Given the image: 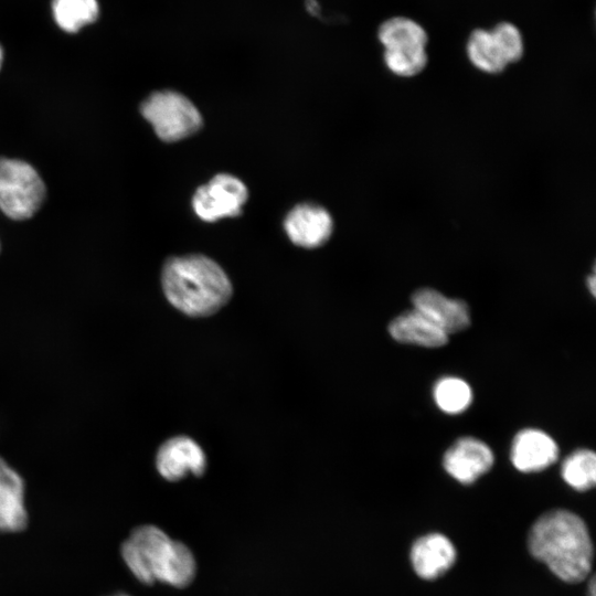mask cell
<instances>
[{"instance_id": "obj_1", "label": "cell", "mask_w": 596, "mask_h": 596, "mask_svg": "<svg viewBox=\"0 0 596 596\" xmlns=\"http://www.w3.org/2000/svg\"><path fill=\"white\" fill-rule=\"evenodd\" d=\"M528 545L531 554L564 582L578 583L592 568L588 530L571 511L554 510L541 515L530 530Z\"/></svg>"}, {"instance_id": "obj_2", "label": "cell", "mask_w": 596, "mask_h": 596, "mask_svg": "<svg viewBox=\"0 0 596 596\" xmlns=\"http://www.w3.org/2000/svg\"><path fill=\"white\" fill-rule=\"evenodd\" d=\"M161 280L169 302L191 317L215 313L232 296L227 275L204 255L169 258L163 265Z\"/></svg>"}, {"instance_id": "obj_3", "label": "cell", "mask_w": 596, "mask_h": 596, "mask_svg": "<svg viewBox=\"0 0 596 596\" xmlns=\"http://www.w3.org/2000/svg\"><path fill=\"white\" fill-rule=\"evenodd\" d=\"M121 556L130 572L143 584L160 582L185 587L196 572L191 550L156 525L136 528L124 541Z\"/></svg>"}, {"instance_id": "obj_4", "label": "cell", "mask_w": 596, "mask_h": 596, "mask_svg": "<svg viewBox=\"0 0 596 596\" xmlns=\"http://www.w3.org/2000/svg\"><path fill=\"white\" fill-rule=\"evenodd\" d=\"M383 60L394 75L412 77L427 65L428 35L417 21L403 15L384 20L377 29Z\"/></svg>"}, {"instance_id": "obj_5", "label": "cell", "mask_w": 596, "mask_h": 596, "mask_svg": "<svg viewBox=\"0 0 596 596\" xmlns=\"http://www.w3.org/2000/svg\"><path fill=\"white\" fill-rule=\"evenodd\" d=\"M523 53V35L511 22H499L491 29H476L466 43L470 63L487 74L501 73L509 64L518 62Z\"/></svg>"}, {"instance_id": "obj_6", "label": "cell", "mask_w": 596, "mask_h": 596, "mask_svg": "<svg viewBox=\"0 0 596 596\" xmlns=\"http://www.w3.org/2000/svg\"><path fill=\"white\" fill-rule=\"evenodd\" d=\"M45 196L38 171L19 159L0 158V210L10 219L34 215Z\"/></svg>"}, {"instance_id": "obj_7", "label": "cell", "mask_w": 596, "mask_h": 596, "mask_svg": "<svg viewBox=\"0 0 596 596\" xmlns=\"http://www.w3.org/2000/svg\"><path fill=\"white\" fill-rule=\"evenodd\" d=\"M140 111L157 136L168 142L193 135L202 126V117L190 99L173 91H160L146 98Z\"/></svg>"}, {"instance_id": "obj_8", "label": "cell", "mask_w": 596, "mask_h": 596, "mask_svg": "<svg viewBox=\"0 0 596 596\" xmlns=\"http://www.w3.org/2000/svg\"><path fill=\"white\" fill-rule=\"evenodd\" d=\"M247 196V188L240 179L219 173L195 191L192 206L201 220L215 222L223 217L238 216Z\"/></svg>"}, {"instance_id": "obj_9", "label": "cell", "mask_w": 596, "mask_h": 596, "mask_svg": "<svg viewBox=\"0 0 596 596\" xmlns=\"http://www.w3.org/2000/svg\"><path fill=\"white\" fill-rule=\"evenodd\" d=\"M491 448L482 440L465 436L458 438L444 454L446 472L464 485L475 482L492 467Z\"/></svg>"}, {"instance_id": "obj_10", "label": "cell", "mask_w": 596, "mask_h": 596, "mask_svg": "<svg viewBox=\"0 0 596 596\" xmlns=\"http://www.w3.org/2000/svg\"><path fill=\"white\" fill-rule=\"evenodd\" d=\"M156 466L164 479L178 481L190 472L201 477L206 468V458L202 448L192 438L177 436L160 446Z\"/></svg>"}, {"instance_id": "obj_11", "label": "cell", "mask_w": 596, "mask_h": 596, "mask_svg": "<svg viewBox=\"0 0 596 596\" xmlns=\"http://www.w3.org/2000/svg\"><path fill=\"white\" fill-rule=\"evenodd\" d=\"M413 308L432 322L450 333L465 330L470 324L468 305L460 299L449 298L433 288H419L412 295Z\"/></svg>"}, {"instance_id": "obj_12", "label": "cell", "mask_w": 596, "mask_h": 596, "mask_svg": "<svg viewBox=\"0 0 596 596\" xmlns=\"http://www.w3.org/2000/svg\"><path fill=\"white\" fill-rule=\"evenodd\" d=\"M284 227L294 244L315 248L330 238L333 222L324 207L313 203H301L287 214Z\"/></svg>"}, {"instance_id": "obj_13", "label": "cell", "mask_w": 596, "mask_h": 596, "mask_svg": "<svg viewBox=\"0 0 596 596\" xmlns=\"http://www.w3.org/2000/svg\"><path fill=\"white\" fill-rule=\"evenodd\" d=\"M558 447L555 440L538 428H524L513 438L510 459L515 469L522 472L544 470L556 461Z\"/></svg>"}, {"instance_id": "obj_14", "label": "cell", "mask_w": 596, "mask_h": 596, "mask_svg": "<svg viewBox=\"0 0 596 596\" xmlns=\"http://www.w3.org/2000/svg\"><path fill=\"white\" fill-rule=\"evenodd\" d=\"M411 558L418 576L434 579L451 567L456 560V550L445 535L432 533L419 538L413 544Z\"/></svg>"}, {"instance_id": "obj_15", "label": "cell", "mask_w": 596, "mask_h": 596, "mask_svg": "<svg viewBox=\"0 0 596 596\" xmlns=\"http://www.w3.org/2000/svg\"><path fill=\"white\" fill-rule=\"evenodd\" d=\"M26 524L23 479L0 457V531L18 532Z\"/></svg>"}, {"instance_id": "obj_16", "label": "cell", "mask_w": 596, "mask_h": 596, "mask_svg": "<svg viewBox=\"0 0 596 596\" xmlns=\"http://www.w3.org/2000/svg\"><path fill=\"white\" fill-rule=\"evenodd\" d=\"M389 333L397 342L426 348L448 342V334L414 308L396 316L389 324Z\"/></svg>"}, {"instance_id": "obj_17", "label": "cell", "mask_w": 596, "mask_h": 596, "mask_svg": "<svg viewBox=\"0 0 596 596\" xmlns=\"http://www.w3.org/2000/svg\"><path fill=\"white\" fill-rule=\"evenodd\" d=\"M99 13L97 0H53L52 14L55 23L70 33L93 23Z\"/></svg>"}, {"instance_id": "obj_18", "label": "cell", "mask_w": 596, "mask_h": 596, "mask_svg": "<svg viewBox=\"0 0 596 596\" xmlns=\"http://www.w3.org/2000/svg\"><path fill=\"white\" fill-rule=\"evenodd\" d=\"M433 397L440 411L455 415L465 412L472 402L469 384L457 376L439 379L433 389Z\"/></svg>"}, {"instance_id": "obj_19", "label": "cell", "mask_w": 596, "mask_h": 596, "mask_svg": "<svg viewBox=\"0 0 596 596\" xmlns=\"http://www.w3.org/2000/svg\"><path fill=\"white\" fill-rule=\"evenodd\" d=\"M564 481L578 491H585L596 482V455L593 450L581 448L570 454L561 468Z\"/></svg>"}, {"instance_id": "obj_20", "label": "cell", "mask_w": 596, "mask_h": 596, "mask_svg": "<svg viewBox=\"0 0 596 596\" xmlns=\"http://www.w3.org/2000/svg\"><path fill=\"white\" fill-rule=\"evenodd\" d=\"M595 280H596V278H595V275H594V274L590 275V276L588 277V279H587V281H588V288H589L592 295H595Z\"/></svg>"}, {"instance_id": "obj_21", "label": "cell", "mask_w": 596, "mask_h": 596, "mask_svg": "<svg viewBox=\"0 0 596 596\" xmlns=\"http://www.w3.org/2000/svg\"><path fill=\"white\" fill-rule=\"evenodd\" d=\"M595 587H596L595 579L594 577H592L590 583H589L588 596H596Z\"/></svg>"}, {"instance_id": "obj_22", "label": "cell", "mask_w": 596, "mask_h": 596, "mask_svg": "<svg viewBox=\"0 0 596 596\" xmlns=\"http://www.w3.org/2000/svg\"><path fill=\"white\" fill-rule=\"evenodd\" d=\"M2 61H3V51H2V47L0 45V68L2 66Z\"/></svg>"}, {"instance_id": "obj_23", "label": "cell", "mask_w": 596, "mask_h": 596, "mask_svg": "<svg viewBox=\"0 0 596 596\" xmlns=\"http://www.w3.org/2000/svg\"><path fill=\"white\" fill-rule=\"evenodd\" d=\"M111 596H130V595H127V594H124V593H118V594H115V595H111Z\"/></svg>"}]
</instances>
